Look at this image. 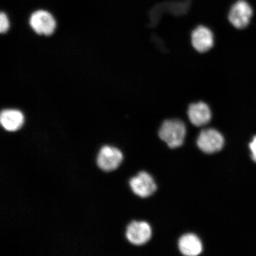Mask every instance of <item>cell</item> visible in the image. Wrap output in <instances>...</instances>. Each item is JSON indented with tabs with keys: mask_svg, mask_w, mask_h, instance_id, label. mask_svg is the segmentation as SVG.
<instances>
[{
	"mask_svg": "<svg viewBox=\"0 0 256 256\" xmlns=\"http://www.w3.org/2000/svg\"><path fill=\"white\" fill-rule=\"evenodd\" d=\"M30 24L36 34L46 36L52 34L56 26V22L52 14L44 9L37 10L32 12Z\"/></svg>",
	"mask_w": 256,
	"mask_h": 256,
	"instance_id": "3957f363",
	"label": "cell"
},
{
	"mask_svg": "<svg viewBox=\"0 0 256 256\" xmlns=\"http://www.w3.org/2000/svg\"><path fill=\"white\" fill-rule=\"evenodd\" d=\"M224 144V138L222 134L212 128L202 130L197 140V145L199 148L206 154L220 151Z\"/></svg>",
	"mask_w": 256,
	"mask_h": 256,
	"instance_id": "5b68a950",
	"label": "cell"
},
{
	"mask_svg": "<svg viewBox=\"0 0 256 256\" xmlns=\"http://www.w3.org/2000/svg\"><path fill=\"white\" fill-rule=\"evenodd\" d=\"M124 160L122 152L116 147L104 146L98 152L96 163L98 167L104 172L115 170L120 167Z\"/></svg>",
	"mask_w": 256,
	"mask_h": 256,
	"instance_id": "7a4b0ae2",
	"label": "cell"
},
{
	"mask_svg": "<svg viewBox=\"0 0 256 256\" xmlns=\"http://www.w3.org/2000/svg\"><path fill=\"white\" fill-rule=\"evenodd\" d=\"M192 44L198 52H206L212 48L214 38L212 32L204 26H200L192 32Z\"/></svg>",
	"mask_w": 256,
	"mask_h": 256,
	"instance_id": "ba28073f",
	"label": "cell"
},
{
	"mask_svg": "<svg viewBox=\"0 0 256 256\" xmlns=\"http://www.w3.org/2000/svg\"><path fill=\"white\" fill-rule=\"evenodd\" d=\"M249 148L252 152V158L256 162V136L254 138L252 142L250 143Z\"/></svg>",
	"mask_w": 256,
	"mask_h": 256,
	"instance_id": "4fadbf2b",
	"label": "cell"
},
{
	"mask_svg": "<svg viewBox=\"0 0 256 256\" xmlns=\"http://www.w3.org/2000/svg\"><path fill=\"white\" fill-rule=\"evenodd\" d=\"M178 248L182 254L186 256H196L203 250L200 240L193 234L182 236L178 242Z\"/></svg>",
	"mask_w": 256,
	"mask_h": 256,
	"instance_id": "30bf717a",
	"label": "cell"
},
{
	"mask_svg": "<svg viewBox=\"0 0 256 256\" xmlns=\"http://www.w3.org/2000/svg\"><path fill=\"white\" fill-rule=\"evenodd\" d=\"M24 116L20 111L14 110L2 111L0 122L2 126L9 132H14L23 126Z\"/></svg>",
	"mask_w": 256,
	"mask_h": 256,
	"instance_id": "8fae6325",
	"label": "cell"
},
{
	"mask_svg": "<svg viewBox=\"0 0 256 256\" xmlns=\"http://www.w3.org/2000/svg\"><path fill=\"white\" fill-rule=\"evenodd\" d=\"M254 11L246 0H238L234 4L228 14V20L236 28L242 30L250 23Z\"/></svg>",
	"mask_w": 256,
	"mask_h": 256,
	"instance_id": "277c9868",
	"label": "cell"
},
{
	"mask_svg": "<svg viewBox=\"0 0 256 256\" xmlns=\"http://www.w3.org/2000/svg\"><path fill=\"white\" fill-rule=\"evenodd\" d=\"M152 230L148 223L142 222H132L128 225L126 238L131 244L142 246L151 239Z\"/></svg>",
	"mask_w": 256,
	"mask_h": 256,
	"instance_id": "8992f818",
	"label": "cell"
},
{
	"mask_svg": "<svg viewBox=\"0 0 256 256\" xmlns=\"http://www.w3.org/2000/svg\"><path fill=\"white\" fill-rule=\"evenodd\" d=\"M10 21L8 16L6 12H2L0 14V32L2 34L7 32L10 28Z\"/></svg>",
	"mask_w": 256,
	"mask_h": 256,
	"instance_id": "7c38bea8",
	"label": "cell"
},
{
	"mask_svg": "<svg viewBox=\"0 0 256 256\" xmlns=\"http://www.w3.org/2000/svg\"><path fill=\"white\" fill-rule=\"evenodd\" d=\"M159 136L171 148H176L184 144L186 128L183 122L178 120H167L162 124Z\"/></svg>",
	"mask_w": 256,
	"mask_h": 256,
	"instance_id": "6da1fadb",
	"label": "cell"
},
{
	"mask_svg": "<svg viewBox=\"0 0 256 256\" xmlns=\"http://www.w3.org/2000/svg\"><path fill=\"white\" fill-rule=\"evenodd\" d=\"M130 185L134 193L140 198H147L154 193L156 185L151 175L146 172H139L130 179Z\"/></svg>",
	"mask_w": 256,
	"mask_h": 256,
	"instance_id": "52a82bcc",
	"label": "cell"
},
{
	"mask_svg": "<svg viewBox=\"0 0 256 256\" xmlns=\"http://www.w3.org/2000/svg\"><path fill=\"white\" fill-rule=\"evenodd\" d=\"M188 114L190 122L196 126H202L210 122L212 114L209 106L204 102L190 105Z\"/></svg>",
	"mask_w": 256,
	"mask_h": 256,
	"instance_id": "9c48e42d",
	"label": "cell"
}]
</instances>
